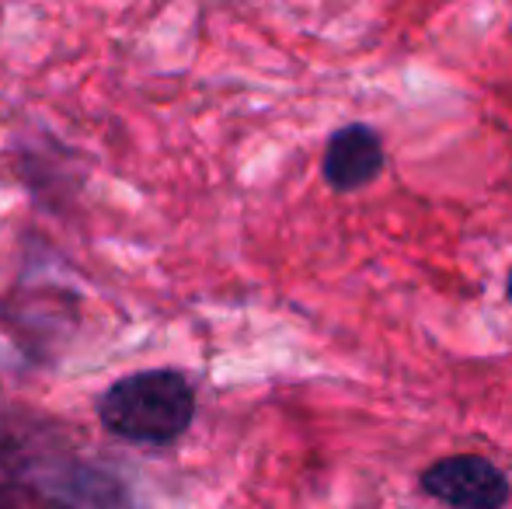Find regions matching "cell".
I'll use <instances>...</instances> for the list:
<instances>
[{
	"instance_id": "obj_1",
	"label": "cell",
	"mask_w": 512,
	"mask_h": 509,
	"mask_svg": "<svg viewBox=\"0 0 512 509\" xmlns=\"http://www.w3.org/2000/svg\"><path fill=\"white\" fill-rule=\"evenodd\" d=\"M0 509H129V496L95 461L0 415Z\"/></svg>"
},
{
	"instance_id": "obj_2",
	"label": "cell",
	"mask_w": 512,
	"mask_h": 509,
	"mask_svg": "<svg viewBox=\"0 0 512 509\" xmlns=\"http://www.w3.org/2000/svg\"><path fill=\"white\" fill-rule=\"evenodd\" d=\"M98 419L129 443H175L196 419V387L182 370H140L98 398Z\"/></svg>"
},
{
	"instance_id": "obj_3",
	"label": "cell",
	"mask_w": 512,
	"mask_h": 509,
	"mask_svg": "<svg viewBox=\"0 0 512 509\" xmlns=\"http://www.w3.org/2000/svg\"><path fill=\"white\" fill-rule=\"evenodd\" d=\"M422 492L450 509H506L509 475L481 454H453L422 471Z\"/></svg>"
},
{
	"instance_id": "obj_4",
	"label": "cell",
	"mask_w": 512,
	"mask_h": 509,
	"mask_svg": "<svg viewBox=\"0 0 512 509\" xmlns=\"http://www.w3.org/2000/svg\"><path fill=\"white\" fill-rule=\"evenodd\" d=\"M384 164V136L366 123H349L331 133L321 157V175L335 192H359L384 175Z\"/></svg>"
},
{
	"instance_id": "obj_5",
	"label": "cell",
	"mask_w": 512,
	"mask_h": 509,
	"mask_svg": "<svg viewBox=\"0 0 512 509\" xmlns=\"http://www.w3.org/2000/svg\"><path fill=\"white\" fill-rule=\"evenodd\" d=\"M506 293H509V304H512V272H509V283H506Z\"/></svg>"
}]
</instances>
